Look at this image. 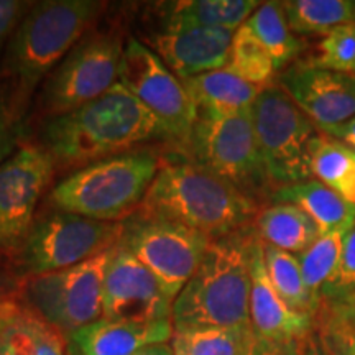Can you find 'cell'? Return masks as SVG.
Here are the masks:
<instances>
[{"label": "cell", "mask_w": 355, "mask_h": 355, "mask_svg": "<svg viewBox=\"0 0 355 355\" xmlns=\"http://www.w3.org/2000/svg\"><path fill=\"white\" fill-rule=\"evenodd\" d=\"M155 140H170L165 127L121 83L81 107L43 119L40 128V145L56 166L78 170Z\"/></svg>", "instance_id": "obj_1"}, {"label": "cell", "mask_w": 355, "mask_h": 355, "mask_svg": "<svg viewBox=\"0 0 355 355\" xmlns=\"http://www.w3.org/2000/svg\"><path fill=\"white\" fill-rule=\"evenodd\" d=\"M255 224L216 239L173 304L175 331L250 324Z\"/></svg>", "instance_id": "obj_2"}, {"label": "cell", "mask_w": 355, "mask_h": 355, "mask_svg": "<svg viewBox=\"0 0 355 355\" xmlns=\"http://www.w3.org/2000/svg\"><path fill=\"white\" fill-rule=\"evenodd\" d=\"M139 211L216 241L255 224L261 209L257 199L183 157L159 165Z\"/></svg>", "instance_id": "obj_3"}, {"label": "cell", "mask_w": 355, "mask_h": 355, "mask_svg": "<svg viewBox=\"0 0 355 355\" xmlns=\"http://www.w3.org/2000/svg\"><path fill=\"white\" fill-rule=\"evenodd\" d=\"M104 3L96 0L35 2L8 40L0 66L6 84L21 107L64 56L87 35Z\"/></svg>", "instance_id": "obj_4"}, {"label": "cell", "mask_w": 355, "mask_h": 355, "mask_svg": "<svg viewBox=\"0 0 355 355\" xmlns=\"http://www.w3.org/2000/svg\"><path fill=\"white\" fill-rule=\"evenodd\" d=\"M146 150L117 155L79 168L51 189L53 209L101 222H123L140 209L159 170Z\"/></svg>", "instance_id": "obj_5"}, {"label": "cell", "mask_w": 355, "mask_h": 355, "mask_svg": "<svg viewBox=\"0 0 355 355\" xmlns=\"http://www.w3.org/2000/svg\"><path fill=\"white\" fill-rule=\"evenodd\" d=\"M252 123L273 189L313 180L311 157L321 132L278 84L261 89Z\"/></svg>", "instance_id": "obj_6"}, {"label": "cell", "mask_w": 355, "mask_h": 355, "mask_svg": "<svg viewBox=\"0 0 355 355\" xmlns=\"http://www.w3.org/2000/svg\"><path fill=\"white\" fill-rule=\"evenodd\" d=\"M183 157L259 202L275 191L257 145L252 109L220 119L198 117Z\"/></svg>", "instance_id": "obj_7"}, {"label": "cell", "mask_w": 355, "mask_h": 355, "mask_svg": "<svg viewBox=\"0 0 355 355\" xmlns=\"http://www.w3.org/2000/svg\"><path fill=\"white\" fill-rule=\"evenodd\" d=\"M125 43L115 30L91 32L44 79L38 105L43 119L74 110L119 83Z\"/></svg>", "instance_id": "obj_8"}, {"label": "cell", "mask_w": 355, "mask_h": 355, "mask_svg": "<svg viewBox=\"0 0 355 355\" xmlns=\"http://www.w3.org/2000/svg\"><path fill=\"white\" fill-rule=\"evenodd\" d=\"M122 222H101L51 209L35 219L19 252L25 278L73 268L119 243Z\"/></svg>", "instance_id": "obj_9"}, {"label": "cell", "mask_w": 355, "mask_h": 355, "mask_svg": "<svg viewBox=\"0 0 355 355\" xmlns=\"http://www.w3.org/2000/svg\"><path fill=\"white\" fill-rule=\"evenodd\" d=\"M112 250L73 268L24 278L19 290L21 301L69 339L102 318V290Z\"/></svg>", "instance_id": "obj_10"}, {"label": "cell", "mask_w": 355, "mask_h": 355, "mask_svg": "<svg viewBox=\"0 0 355 355\" xmlns=\"http://www.w3.org/2000/svg\"><path fill=\"white\" fill-rule=\"evenodd\" d=\"M211 242L183 224L141 211L122 222L119 239V245L145 265L173 300L196 272Z\"/></svg>", "instance_id": "obj_11"}, {"label": "cell", "mask_w": 355, "mask_h": 355, "mask_svg": "<svg viewBox=\"0 0 355 355\" xmlns=\"http://www.w3.org/2000/svg\"><path fill=\"white\" fill-rule=\"evenodd\" d=\"M119 83L162 122L170 140L184 150L198 121L196 107L183 81L139 38L127 40Z\"/></svg>", "instance_id": "obj_12"}, {"label": "cell", "mask_w": 355, "mask_h": 355, "mask_svg": "<svg viewBox=\"0 0 355 355\" xmlns=\"http://www.w3.org/2000/svg\"><path fill=\"white\" fill-rule=\"evenodd\" d=\"M55 170L51 155L26 141L0 165V254L19 255Z\"/></svg>", "instance_id": "obj_13"}, {"label": "cell", "mask_w": 355, "mask_h": 355, "mask_svg": "<svg viewBox=\"0 0 355 355\" xmlns=\"http://www.w3.org/2000/svg\"><path fill=\"white\" fill-rule=\"evenodd\" d=\"M175 300L159 279L122 245L110 255L102 290V318L114 321H171Z\"/></svg>", "instance_id": "obj_14"}, {"label": "cell", "mask_w": 355, "mask_h": 355, "mask_svg": "<svg viewBox=\"0 0 355 355\" xmlns=\"http://www.w3.org/2000/svg\"><path fill=\"white\" fill-rule=\"evenodd\" d=\"M278 86L313 121L318 130L355 115V74L296 63L279 74Z\"/></svg>", "instance_id": "obj_15"}, {"label": "cell", "mask_w": 355, "mask_h": 355, "mask_svg": "<svg viewBox=\"0 0 355 355\" xmlns=\"http://www.w3.org/2000/svg\"><path fill=\"white\" fill-rule=\"evenodd\" d=\"M234 32L222 28H163L146 35L145 44L181 81L224 69Z\"/></svg>", "instance_id": "obj_16"}, {"label": "cell", "mask_w": 355, "mask_h": 355, "mask_svg": "<svg viewBox=\"0 0 355 355\" xmlns=\"http://www.w3.org/2000/svg\"><path fill=\"white\" fill-rule=\"evenodd\" d=\"M250 326L257 337L268 340H303L314 331L316 319L296 313L275 290L265 265L263 242L257 241L252 257Z\"/></svg>", "instance_id": "obj_17"}, {"label": "cell", "mask_w": 355, "mask_h": 355, "mask_svg": "<svg viewBox=\"0 0 355 355\" xmlns=\"http://www.w3.org/2000/svg\"><path fill=\"white\" fill-rule=\"evenodd\" d=\"M173 321H114L101 318L74 332L68 344L81 355H132L153 344L171 343Z\"/></svg>", "instance_id": "obj_18"}, {"label": "cell", "mask_w": 355, "mask_h": 355, "mask_svg": "<svg viewBox=\"0 0 355 355\" xmlns=\"http://www.w3.org/2000/svg\"><path fill=\"white\" fill-rule=\"evenodd\" d=\"M183 86L196 107L198 117L202 119H220L247 112L261 91L225 68L184 79Z\"/></svg>", "instance_id": "obj_19"}, {"label": "cell", "mask_w": 355, "mask_h": 355, "mask_svg": "<svg viewBox=\"0 0 355 355\" xmlns=\"http://www.w3.org/2000/svg\"><path fill=\"white\" fill-rule=\"evenodd\" d=\"M272 204H293L316 222L321 235L347 234L355 224V204L318 180L277 188L270 196Z\"/></svg>", "instance_id": "obj_20"}, {"label": "cell", "mask_w": 355, "mask_h": 355, "mask_svg": "<svg viewBox=\"0 0 355 355\" xmlns=\"http://www.w3.org/2000/svg\"><path fill=\"white\" fill-rule=\"evenodd\" d=\"M260 7L257 0H180L162 3L165 28H222L235 32Z\"/></svg>", "instance_id": "obj_21"}, {"label": "cell", "mask_w": 355, "mask_h": 355, "mask_svg": "<svg viewBox=\"0 0 355 355\" xmlns=\"http://www.w3.org/2000/svg\"><path fill=\"white\" fill-rule=\"evenodd\" d=\"M255 229L266 245L295 255L303 254L321 237L316 222L293 204H272L261 209Z\"/></svg>", "instance_id": "obj_22"}, {"label": "cell", "mask_w": 355, "mask_h": 355, "mask_svg": "<svg viewBox=\"0 0 355 355\" xmlns=\"http://www.w3.org/2000/svg\"><path fill=\"white\" fill-rule=\"evenodd\" d=\"M68 339L24 303L0 329V355H66Z\"/></svg>", "instance_id": "obj_23"}, {"label": "cell", "mask_w": 355, "mask_h": 355, "mask_svg": "<svg viewBox=\"0 0 355 355\" xmlns=\"http://www.w3.org/2000/svg\"><path fill=\"white\" fill-rule=\"evenodd\" d=\"M254 339L250 324L201 327L173 332L171 347L175 355H245Z\"/></svg>", "instance_id": "obj_24"}, {"label": "cell", "mask_w": 355, "mask_h": 355, "mask_svg": "<svg viewBox=\"0 0 355 355\" xmlns=\"http://www.w3.org/2000/svg\"><path fill=\"white\" fill-rule=\"evenodd\" d=\"M245 24L270 53L277 71L288 66L303 50V42L288 24L282 2L260 3Z\"/></svg>", "instance_id": "obj_25"}, {"label": "cell", "mask_w": 355, "mask_h": 355, "mask_svg": "<svg viewBox=\"0 0 355 355\" xmlns=\"http://www.w3.org/2000/svg\"><path fill=\"white\" fill-rule=\"evenodd\" d=\"M313 180L321 181L349 202L355 204V153L354 150L321 133L311 157Z\"/></svg>", "instance_id": "obj_26"}, {"label": "cell", "mask_w": 355, "mask_h": 355, "mask_svg": "<svg viewBox=\"0 0 355 355\" xmlns=\"http://www.w3.org/2000/svg\"><path fill=\"white\" fill-rule=\"evenodd\" d=\"M296 35H327L340 25L355 24L352 0H288L282 2Z\"/></svg>", "instance_id": "obj_27"}, {"label": "cell", "mask_w": 355, "mask_h": 355, "mask_svg": "<svg viewBox=\"0 0 355 355\" xmlns=\"http://www.w3.org/2000/svg\"><path fill=\"white\" fill-rule=\"evenodd\" d=\"M263 254L266 272L282 300L296 313L309 314L316 319L319 308L306 288L298 255L266 243H263Z\"/></svg>", "instance_id": "obj_28"}, {"label": "cell", "mask_w": 355, "mask_h": 355, "mask_svg": "<svg viewBox=\"0 0 355 355\" xmlns=\"http://www.w3.org/2000/svg\"><path fill=\"white\" fill-rule=\"evenodd\" d=\"M225 69L260 89L272 86L275 73H277L270 53L252 33L247 24L234 32L229 63Z\"/></svg>", "instance_id": "obj_29"}, {"label": "cell", "mask_w": 355, "mask_h": 355, "mask_svg": "<svg viewBox=\"0 0 355 355\" xmlns=\"http://www.w3.org/2000/svg\"><path fill=\"white\" fill-rule=\"evenodd\" d=\"M344 235L345 234L321 235L308 250L298 255L306 288L318 308H321L322 288L334 273L337 261L340 259Z\"/></svg>", "instance_id": "obj_30"}, {"label": "cell", "mask_w": 355, "mask_h": 355, "mask_svg": "<svg viewBox=\"0 0 355 355\" xmlns=\"http://www.w3.org/2000/svg\"><path fill=\"white\" fill-rule=\"evenodd\" d=\"M319 68L355 74V24L340 25L324 35L318 55L309 60Z\"/></svg>", "instance_id": "obj_31"}, {"label": "cell", "mask_w": 355, "mask_h": 355, "mask_svg": "<svg viewBox=\"0 0 355 355\" xmlns=\"http://www.w3.org/2000/svg\"><path fill=\"white\" fill-rule=\"evenodd\" d=\"M25 114L10 89L0 83V165L24 144Z\"/></svg>", "instance_id": "obj_32"}, {"label": "cell", "mask_w": 355, "mask_h": 355, "mask_svg": "<svg viewBox=\"0 0 355 355\" xmlns=\"http://www.w3.org/2000/svg\"><path fill=\"white\" fill-rule=\"evenodd\" d=\"M355 291V224L344 235L340 259L331 278L322 288L321 304L343 300Z\"/></svg>", "instance_id": "obj_33"}, {"label": "cell", "mask_w": 355, "mask_h": 355, "mask_svg": "<svg viewBox=\"0 0 355 355\" xmlns=\"http://www.w3.org/2000/svg\"><path fill=\"white\" fill-rule=\"evenodd\" d=\"M316 331L332 355H355V332L334 319L318 314Z\"/></svg>", "instance_id": "obj_34"}, {"label": "cell", "mask_w": 355, "mask_h": 355, "mask_svg": "<svg viewBox=\"0 0 355 355\" xmlns=\"http://www.w3.org/2000/svg\"><path fill=\"white\" fill-rule=\"evenodd\" d=\"M33 2H20V0H0V55L7 48L8 40L19 26L25 13L30 10Z\"/></svg>", "instance_id": "obj_35"}, {"label": "cell", "mask_w": 355, "mask_h": 355, "mask_svg": "<svg viewBox=\"0 0 355 355\" xmlns=\"http://www.w3.org/2000/svg\"><path fill=\"white\" fill-rule=\"evenodd\" d=\"M318 314L334 319V321L343 324L347 329L355 332V291L350 293L349 296H345L343 300L321 304Z\"/></svg>", "instance_id": "obj_36"}, {"label": "cell", "mask_w": 355, "mask_h": 355, "mask_svg": "<svg viewBox=\"0 0 355 355\" xmlns=\"http://www.w3.org/2000/svg\"><path fill=\"white\" fill-rule=\"evenodd\" d=\"M245 355H301V340H268L257 337Z\"/></svg>", "instance_id": "obj_37"}, {"label": "cell", "mask_w": 355, "mask_h": 355, "mask_svg": "<svg viewBox=\"0 0 355 355\" xmlns=\"http://www.w3.org/2000/svg\"><path fill=\"white\" fill-rule=\"evenodd\" d=\"M24 308V301L19 291H10L0 286V329H2L19 311Z\"/></svg>", "instance_id": "obj_38"}, {"label": "cell", "mask_w": 355, "mask_h": 355, "mask_svg": "<svg viewBox=\"0 0 355 355\" xmlns=\"http://www.w3.org/2000/svg\"><path fill=\"white\" fill-rule=\"evenodd\" d=\"M319 132L324 133L326 137H329V139L340 141V144L355 152V115L354 117H350L349 121L337 123V125H332V127H326Z\"/></svg>", "instance_id": "obj_39"}, {"label": "cell", "mask_w": 355, "mask_h": 355, "mask_svg": "<svg viewBox=\"0 0 355 355\" xmlns=\"http://www.w3.org/2000/svg\"><path fill=\"white\" fill-rule=\"evenodd\" d=\"M301 355H332L319 337L316 327L306 339L301 340Z\"/></svg>", "instance_id": "obj_40"}, {"label": "cell", "mask_w": 355, "mask_h": 355, "mask_svg": "<svg viewBox=\"0 0 355 355\" xmlns=\"http://www.w3.org/2000/svg\"><path fill=\"white\" fill-rule=\"evenodd\" d=\"M132 355H175V350H173L171 344H153V345H146V347L140 349L139 352L132 354Z\"/></svg>", "instance_id": "obj_41"}, {"label": "cell", "mask_w": 355, "mask_h": 355, "mask_svg": "<svg viewBox=\"0 0 355 355\" xmlns=\"http://www.w3.org/2000/svg\"><path fill=\"white\" fill-rule=\"evenodd\" d=\"M66 355H81V354H79L76 349H74V347H71V345L68 344V352H66Z\"/></svg>", "instance_id": "obj_42"}, {"label": "cell", "mask_w": 355, "mask_h": 355, "mask_svg": "<svg viewBox=\"0 0 355 355\" xmlns=\"http://www.w3.org/2000/svg\"><path fill=\"white\" fill-rule=\"evenodd\" d=\"M354 8H355V2H354Z\"/></svg>", "instance_id": "obj_43"}, {"label": "cell", "mask_w": 355, "mask_h": 355, "mask_svg": "<svg viewBox=\"0 0 355 355\" xmlns=\"http://www.w3.org/2000/svg\"><path fill=\"white\" fill-rule=\"evenodd\" d=\"M354 153H355V152H354Z\"/></svg>", "instance_id": "obj_44"}]
</instances>
